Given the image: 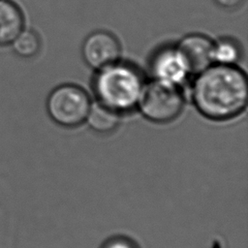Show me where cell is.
<instances>
[{"label": "cell", "instance_id": "12", "mask_svg": "<svg viewBox=\"0 0 248 248\" xmlns=\"http://www.w3.org/2000/svg\"><path fill=\"white\" fill-rule=\"evenodd\" d=\"M104 248H136V246L125 238H114L109 240Z\"/></svg>", "mask_w": 248, "mask_h": 248}, {"label": "cell", "instance_id": "7", "mask_svg": "<svg viewBox=\"0 0 248 248\" xmlns=\"http://www.w3.org/2000/svg\"><path fill=\"white\" fill-rule=\"evenodd\" d=\"M176 46L186 60L192 74L197 75L213 64V42L204 35H187Z\"/></svg>", "mask_w": 248, "mask_h": 248}, {"label": "cell", "instance_id": "13", "mask_svg": "<svg viewBox=\"0 0 248 248\" xmlns=\"http://www.w3.org/2000/svg\"><path fill=\"white\" fill-rule=\"evenodd\" d=\"M214 2L224 9L232 10L241 6L244 0H214Z\"/></svg>", "mask_w": 248, "mask_h": 248}, {"label": "cell", "instance_id": "3", "mask_svg": "<svg viewBox=\"0 0 248 248\" xmlns=\"http://www.w3.org/2000/svg\"><path fill=\"white\" fill-rule=\"evenodd\" d=\"M138 107L148 120L167 123L175 119L182 111L184 95L179 86L153 79L144 84Z\"/></svg>", "mask_w": 248, "mask_h": 248}, {"label": "cell", "instance_id": "4", "mask_svg": "<svg viewBox=\"0 0 248 248\" xmlns=\"http://www.w3.org/2000/svg\"><path fill=\"white\" fill-rule=\"evenodd\" d=\"M87 93L79 86L62 84L47 97L46 110L50 118L64 127H76L83 123L90 109Z\"/></svg>", "mask_w": 248, "mask_h": 248}, {"label": "cell", "instance_id": "10", "mask_svg": "<svg viewBox=\"0 0 248 248\" xmlns=\"http://www.w3.org/2000/svg\"><path fill=\"white\" fill-rule=\"evenodd\" d=\"M213 64L235 65L241 58V46L232 38H222L213 43Z\"/></svg>", "mask_w": 248, "mask_h": 248}, {"label": "cell", "instance_id": "5", "mask_svg": "<svg viewBox=\"0 0 248 248\" xmlns=\"http://www.w3.org/2000/svg\"><path fill=\"white\" fill-rule=\"evenodd\" d=\"M154 79L181 86L192 75L189 66L177 46H165L156 51L150 60Z\"/></svg>", "mask_w": 248, "mask_h": 248}, {"label": "cell", "instance_id": "2", "mask_svg": "<svg viewBox=\"0 0 248 248\" xmlns=\"http://www.w3.org/2000/svg\"><path fill=\"white\" fill-rule=\"evenodd\" d=\"M97 71L93 90L98 103L118 113L138 107L145 83L136 67L117 61Z\"/></svg>", "mask_w": 248, "mask_h": 248}, {"label": "cell", "instance_id": "1", "mask_svg": "<svg viewBox=\"0 0 248 248\" xmlns=\"http://www.w3.org/2000/svg\"><path fill=\"white\" fill-rule=\"evenodd\" d=\"M197 109L212 120H227L241 113L247 105L246 75L235 65L212 64L197 74L192 86Z\"/></svg>", "mask_w": 248, "mask_h": 248}, {"label": "cell", "instance_id": "11", "mask_svg": "<svg viewBox=\"0 0 248 248\" xmlns=\"http://www.w3.org/2000/svg\"><path fill=\"white\" fill-rule=\"evenodd\" d=\"M15 52L24 58L36 55L40 49L41 42L38 34L33 30L22 29L12 42Z\"/></svg>", "mask_w": 248, "mask_h": 248}, {"label": "cell", "instance_id": "6", "mask_svg": "<svg viewBox=\"0 0 248 248\" xmlns=\"http://www.w3.org/2000/svg\"><path fill=\"white\" fill-rule=\"evenodd\" d=\"M81 53L89 67L100 70L118 61L120 45L112 34L107 31H95L84 40Z\"/></svg>", "mask_w": 248, "mask_h": 248}, {"label": "cell", "instance_id": "8", "mask_svg": "<svg viewBox=\"0 0 248 248\" xmlns=\"http://www.w3.org/2000/svg\"><path fill=\"white\" fill-rule=\"evenodd\" d=\"M23 27V15L17 5L10 0H0V46L12 44Z\"/></svg>", "mask_w": 248, "mask_h": 248}, {"label": "cell", "instance_id": "9", "mask_svg": "<svg viewBox=\"0 0 248 248\" xmlns=\"http://www.w3.org/2000/svg\"><path fill=\"white\" fill-rule=\"evenodd\" d=\"M119 120L120 113L98 102L90 106V109L85 119L92 130L102 134L112 132L118 126Z\"/></svg>", "mask_w": 248, "mask_h": 248}]
</instances>
